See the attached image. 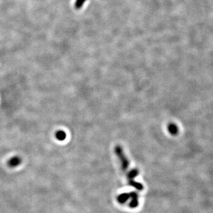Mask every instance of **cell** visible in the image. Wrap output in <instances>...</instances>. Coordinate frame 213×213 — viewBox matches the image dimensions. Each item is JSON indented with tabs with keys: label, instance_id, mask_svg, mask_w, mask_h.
<instances>
[{
	"label": "cell",
	"instance_id": "6da1fadb",
	"mask_svg": "<svg viewBox=\"0 0 213 213\" xmlns=\"http://www.w3.org/2000/svg\"><path fill=\"white\" fill-rule=\"evenodd\" d=\"M139 175V171L137 169H132L130 170L128 172L127 177V179H128V182L130 186L135 188L136 189L139 191H141L143 190V186L142 184H141L139 182H136V181L135 180V178L138 176Z\"/></svg>",
	"mask_w": 213,
	"mask_h": 213
},
{
	"label": "cell",
	"instance_id": "7a4b0ae2",
	"mask_svg": "<svg viewBox=\"0 0 213 213\" xmlns=\"http://www.w3.org/2000/svg\"><path fill=\"white\" fill-rule=\"evenodd\" d=\"M115 152L121 162L122 169L124 171H126L129 169V162L125 156L122 148L120 146H117L115 148Z\"/></svg>",
	"mask_w": 213,
	"mask_h": 213
},
{
	"label": "cell",
	"instance_id": "3957f363",
	"mask_svg": "<svg viewBox=\"0 0 213 213\" xmlns=\"http://www.w3.org/2000/svg\"><path fill=\"white\" fill-rule=\"evenodd\" d=\"M130 198H131V201L130 202V207L132 208H136L139 205V196L138 194L135 192H130Z\"/></svg>",
	"mask_w": 213,
	"mask_h": 213
},
{
	"label": "cell",
	"instance_id": "277c9868",
	"mask_svg": "<svg viewBox=\"0 0 213 213\" xmlns=\"http://www.w3.org/2000/svg\"><path fill=\"white\" fill-rule=\"evenodd\" d=\"M21 158L19 156H14L8 162V165H9V167L14 168V167H16L18 165H19L21 163Z\"/></svg>",
	"mask_w": 213,
	"mask_h": 213
},
{
	"label": "cell",
	"instance_id": "5b68a950",
	"mask_svg": "<svg viewBox=\"0 0 213 213\" xmlns=\"http://www.w3.org/2000/svg\"><path fill=\"white\" fill-rule=\"evenodd\" d=\"M130 198V194L129 193H123L117 196V201L120 204H124Z\"/></svg>",
	"mask_w": 213,
	"mask_h": 213
},
{
	"label": "cell",
	"instance_id": "8992f818",
	"mask_svg": "<svg viewBox=\"0 0 213 213\" xmlns=\"http://www.w3.org/2000/svg\"><path fill=\"white\" fill-rule=\"evenodd\" d=\"M168 131L172 135H176L178 133V129L177 125L173 123H171L168 125Z\"/></svg>",
	"mask_w": 213,
	"mask_h": 213
},
{
	"label": "cell",
	"instance_id": "52a82bcc",
	"mask_svg": "<svg viewBox=\"0 0 213 213\" xmlns=\"http://www.w3.org/2000/svg\"><path fill=\"white\" fill-rule=\"evenodd\" d=\"M66 135L65 132L64 131L59 130L56 133V137L59 140H60V141L64 140L66 139Z\"/></svg>",
	"mask_w": 213,
	"mask_h": 213
},
{
	"label": "cell",
	"instance_id": "ba28073f",
	"mask_svg": "<svg viewBox=\"0 0 213 213\" xmlns=\"http://www.w3.org/2000/svg\"><path fill=\"white\" fill-rule=\"evenodd\" d=\"M84 1H85V0H76V2L75 3V7L76 8V9H79V8H80L82 6Z\"/></svg>",
	"mask_w": 213,
	"mask_h": 213
}]
</instances>
